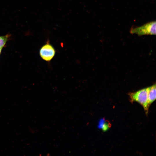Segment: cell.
I'll use <instances>...</instances> for the list:
<instances>
[{
    "mask_svg": "<svg viewBox=\"0 0 156 156\" xmlns=\"http://www.w3.org/2000/svg\"><path fill=\"white\" fill-rule=\"evenodd\" d=\"M150 88V87H148L128 94L131 102L135 101L140 104L144 108L147 115L150 106L148 103V94Z\"/></svg>",
    "mask_w": 156,
    "mask_h": 156,
    "instance_id": "cell-1",
    "label": "cell"
},
{
    "mask_svg": "<svg viewBox=\"0 0 156 156\" xmlns=\"http://www.w3.org/2000/svg\"><path fill=\"white\" fill-rule=\"evenodd\" d=\"M131 34H135L139 36L146 35L156 34V21H152L138 27L133 26L130 30Z\"/></svg>",
    "mask_w": 156,
    "mask_h": 156,
    "instance_id": "cell-2",
    "label": "cell"
},
{
    "mask_svg": "<svg viewBox=\"0 0 156 156\" xmlns=\"http://www.w3.org/2000/svg\"><path fill=\"white\" fill-rule=\"evenodd\" d=\"M55 53L54 48L48 41L41 47L40 51L41 57L47 62L50 61L53 58Z\"/></svg>",
    "mask_w": 156,
    "mask_h": 156,
    "instance_id": "cell-3",
    "label": "cell"
},
{
    "mask_svg": "<svg viewBox=\"0 0 156 156\" xmlns=\"http://www.w3.org/2000/svg\"><path fill=\"white\" fill-rule=\"evenodd\" d=\"M156 84L155 83L150 86L148 94V103L150 106L156 99Z\"/></svg>",
    "mask_w": 156,
    "mask_h": 156,
    "instance_id": "cell-4",
    "label": "cell"
},
{
    "mask_svg": "<svg viewBox=\"0 0 156 156\" xmlns=\"http://www.w3.org/2000/svg\"><path fill=\"white\" fill-rule=\"evenodd\" d=\"M10 36V35L7 34L3 36H0V48H2L5 44Z\"/></svg>",
    "mask_w": 156,
    "mask_h": 156,
    "instance_id": "cell-5",
    "label": "cell"
},
{
    "mask_svg": "<svg viewBox=\"0 0 156 156\" xmlns=\"http://www.w3.org/2000/svg\"><path fill=\"white\" fill-rule=\"evenodd\" d=\"M103 124L101 125V126L102 129L103 131H106L108 129L110 125L108 123L105 122L103 123Z\"/></svg>",
    "mask_w": 156,
    "mask_h": 156,
    "instance_id": "cell-6",
    "label": "cell"
},
{
    "mask_svg": "<svg viewBox=\"0 0 156 156\" xmlns=\"http://www.w3.org/2000/svg\"><path fill=\"white\" fill-rule=\"evenodd\" d=\"M2 49V48H0V53H1Z\"/></svg>",
    "mask_w": 156,
    "mask_h": 156,
    "instance_id": "cell-7",
    "label": "cell"
}]
</instances>
